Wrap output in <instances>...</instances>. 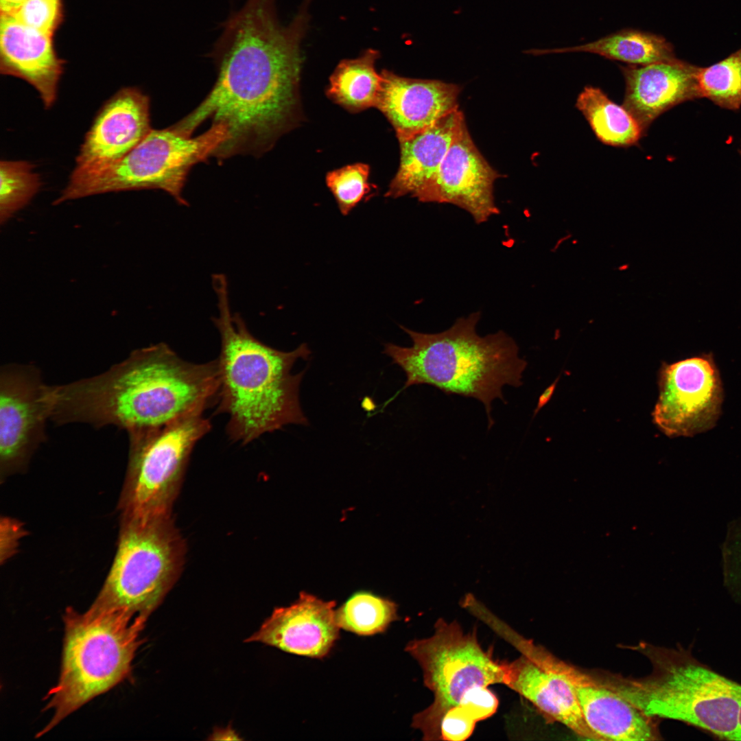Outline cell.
<instances>
[{
    "label": "cell",
    "instance_id": "cell-10",
    "mask_svg": "<svg viewBox=\"0 0 741 741\" xmlns=\"http://www.w3.org/2000/svg\"><path fill=\"white\" fill-rule=\"evenodd\" d=\"M211 428L210 421L198 413L163 427L128 432L120 517L171 516L190 455Z\"/></svg>",
    "mask_w": 741,
    "mask_h": 741
},
{
    "label": "cell",
    "instance_id": "cell-26",
    "mask_svg": "<svg viewBox=\"0 0 741 741\" xmlns=\"http://www.w3.org/2000/svg\"><path fill=\"white\" fill-rule=\"evenodd\" d=\"M499 700L489 687L468 692L443 716L440 728V740L463 741L470 737L476 723L493 715Z\"/></svg>",
    "mask_w": 741,
    "mask_h": 741
},
{
    "label": "cell",
    "instance_id": "cell-34",
    "mask_svg": "<svg viewBox=\"0 0 741 741\" xmlns=\"http://www.w3.org/2000/svg\"><path fill=\"white\" fill-rule=\"evenodd\" d=\"M738 726H739V730H740V736H741V707H740V714H739V718H738Z\"/></svg>",
    "mask_w": 741,
    "mask_h": 741
},
{
    "label": "cell",
    "instance_id": "cell-32",
    "mask_svg": "<svg viewBox=\"0 0 741 741\" xmlns=\"http://www.w3.org/2000/svg\"><path fill=\"white\" fill-rule=\"evenodd\" d=\"M558 381V378H557L551 385H550L540 395L538 399L537 407L534 412L533 416H534L539 412V410L542 408H543L550 400L556 388Z\"/></svg>",
    "mask_w": 741,
    "mask_h": 741
},
{
    "label": "cell",
    "instance_id": "cell-30",
    "mask_svg": "<svg viewBox=\"0 0 741 741\" xmlns=\"http://www.w3.org/2000/svg\"><path fill=\"white\" fill-rule=\"evenodd\" d=\"M12 16L30 27L54 36L64 20L63 0H25Z\"/></svg>",
    "mask_w": 741,
    "mask_h": 741
},
{
    "label": "cell",
    "instance_id": "cell-6",
    "mask_svg": "<svg viewBox=\"0 0 741 741\" xmlns=\"http://www.w3.org/2000/svg\"><path fill=\"white\" fill-rule=\"evenodd\" d=\"M146 621L124 609L65 610L60 676L45 698L53 716L38 737L131 675Z\"/></svg>",
    "mask_w": 741,
    "mask_h": 741
},
{
    "label": "cell",
    "instance_id": "cell-25",
    "mask_svg": "<svg viewBox=\"0 0 741 741\" xmlns=\"http://www.w3.org/2000/svg\"><path fill=\"white\" fill-rule=\"evenodd\" d=\"M336 619L340 629L360 636L385 632L398 619L395 602L370 591L353 593L337 609Z\"/></svg>",
    "mask_w": 741,
    "mask_h": 741
},
{
    "label": "cell",
    "instance_id": "cell-28",
    "mask_svg": "<svg viewBox=\"0 0 741 741\" xmlns=\"http://www.w3.org/2000/svg\"><path fill=\"white\" fill-rule=\"evenodd\" d=\"M0 180L2 226L31 201L40 188L41 180L29 161L1 160Z\"/></svg>",
    "mask_w": 741,
    "mask_h": 741
},
{
    "label": "cell",
    "instance_id": "cell-23",
    "mask_svg": "<svg viewBox=\"0 0 741 741\" xmlns=\"http://www.w3.org/2000/svg\"><path fill=\"white\" fill-rule=\"evenodd\" d=\"M378 57V51L368 49L355 59L340 62L330 77L329 97L351 112L376 106L382 82L375 67Z\"/></svg>",
    "mask_w": 741,
    "mask_h": 741
},
{
    "label": "cell",
    "instance_id": "cell-5",
    "mask_svg": "<svg viewBox=\"0 0 741 741\" xmlns=\"http://www.w3.org/2000/svg\"><path fill=\"white\" fill-rule=\"evenodd\" d=\"M633 649L648 659L642 678L599 674V680L646 715L680 720L729 740H741V685L716 672L682 648L639 643Z\"/></svg>",
    "mask_w": 741,
    "mask_h": 741
},
{
    "label": "cell",
    "instance_id": "cell-29",
    "mask_svg": "<svg viewBox=\"0 0 741 741\" xmlns=\"http://www.w3.org/2000/svg\"><path fill=\"white\" fill-rule=\"evenodd\" d=\"M369 172L368 165L355 163L327 174V185L343 215H347L370 193L373 185L368 181Z\"/></svg>",
    "mask_w": 741,
    "mask_h": 741
},
{
    "label": "cell",
    "instance_id": "cell-15",
    "mask_svg": "<svg viewBox=\"0 0 741 741\" xmlns=\"http://www.w3.org/2000/svg\"><path fill=\"white\" fill-rule=\"evenodd\" d=\"M152 129L149 97L136 87L121 89L96 115L72 174L93 173L119 161Z\"/></svg>",
    "mask_w": 741,
    "mask_h": 741
},
{
    "label": "cell",
    "instance_id": "cell-12",
    "mask_svg": "<svg viewBox=\"0 0 741 741\" xmlns=\"http://www.w3.org/2000/svg\"><path fill=\"white\" fill-rule=\"evenodd\" d=\"M53 408L52 386L30 364H8L0 370V478L23 472L46 439Z\"/></svg>",
    "mask_w": 741,
    "mask_h": 741
},
{
    "label": "cell",
    "instance_id": "cell-9",
    "mask_svg": "<svg viewBox=\"0 0 741 741\" xmlns=\"http://www.w3.org/2000/svg\"><path fill=\"white\" fill-rule=\"evenodd\" d=\"M405 651L421 666L423 683L434 695L433 702L412 720L423 740H440L443 716L468 692L506 683V661L495 659L481 646L476 631L464 633L456 621L438 619L432 636L410 642Z\"/></svg>",
    "mask_w": 741,
    "mask_h": 741
},
{
    "label": "cell",
    "instance_id": "cell-4",
    "mask_svg": "<svg viewBox=\"0 0 741 741\" xmlns=\"http://www.w3.org/2000/svg\"><path fill=\"white\" fill-rule=\"evenodd\" d=\"M479 311L458 318L448 329L424 333L400 327L412 341L409 347L392 343L384 353L405 373L404 390L427 384L447 395L472 397L484 406L489 428L493 425L491 403L505 402L502 388L519 387L527 362L519 357L515 341L503 331L480 336L476 326Z\"/></svg>",
    "mask_w": 741,
    "mask_h": 741
},
{
    "label": "cell",
    "instance_id": "cell-14",
    "mask_svg": "<svg viewBox=\"0 0 741 741\" xmlns=\"http://www.w3.org/2000/svg\"><path fill=\"white\" fill-rule=\"evenodd\" d=\"M501 176L479 151L464 124L436 174L416 199L452 204L469 213L475 223L482 224L499 213L494 183Z\"/></svg>",
    "mask_w": 741,
    "mask_h": 741
},
{
    "label": "cell",
    "instance_id": "cell-1",
    "mask_svg": "<svg viewBox=\"0 0 741 741\" xmlns=\"http://www.w3.org/2000/svg\"><path fill=\"white\" fill-rule=\"evenodd\" d=\"M309 16L301 9L279 22L275 0H247L225 23L211 53L215 82L202 102L170 128L191 137L203 122L222 125L226 140L213 156H259L292 125Z\"/></svg>",
    "mask_w": 741,
    "mask_h": 741
},
{
    "label": "cell",
    "instance_id": "cell-8",
    "mask_svg": "<svg viewBox=\"0 0 741 741\" xmlns=\"http://www.w3.org/2000/svg\"><path fill=\"white\" fill-rule=\"evenodd\" d=\"M226 138V128L217 124L195 137L182 135L170 126L152 129L119 161L93 173H71L54 204L102 193L158 189L186 205L183 190L189 172L213 156Z\"/></svg>",
    "mask_w": 741,
    "mask_h": 741
},
{
    "label": "cell",
    "instance_id": "cell-13",
    "mask_svg": "<svg viewBox=\"0 0 741 741\" xmlns=\"http://www.w3.org/2000/svg\"><path fill=\"white\" fill-rule=\"evenodd\" d=\"M653 422L669 437H691L713 428L721 413L722 381L711 354L663 364Z\"/></svg>",
    "mask_w": 741,
    "mask_h": 741
},
{
    "label": "cell",
    "instance_id": "cell-11",
    "mask_svg": "<svg viewBox=\"0 0 741 741\" xmlns=\"http://www.w3.org/2000/svg\"><path fill=\"white\" fill-rule=\"evenodd\" d=\"M479 618L520 652L518 658L506 662L505 685L548 719L581 738L599 740L583 717L575 684L576 668L520 635L489 609Z\"/></svg>",
    "mask_w": 741,
    "mask_h": 741
},
{
    "label": "cell",
    "instance_id": "cell-2",
    "mask_svg": "<svg viewBox=\"0 0 741 741\" xmlns=\"http://www.w3.org/2000/svg\"><path fill=\"white\" fill-rule=\"evenodd\" d=\"M218 389L217 359L187 362L158 343L133 351L102 373L58 385L55 416L60 425L152 429L203 413L217 403Z\"/></svg>",
    "mask_w": 741,
    "mask_h": 741
},
{
    "label": "cell",
    "instance_id": "cell-31",
    "mask_svg": "<svg viewBox=\"0 0 741 741\" xmlns=\"http://www.w3.org/2000/svg\"><path fill=\"white\" fill-rule=\"evenodd\" d=\"M27 534L23 524L20 521L8 516L1 517L0 521V560L6 563L16 552L20 540Z\"/></svg>",
    "mask_w": 741,
    "mask_h": 741
},
{
    "label": "cell",
    "instance_id": "cell-21",
    "mask_svg": "<svg viewBox=\"0 0 741 741\" xmlns=\"http://www.w3.org/2000/svg\"><path fill=\"white\" fill-rule=\"evenodd\" d=\"M464 124V115L458 108L425 130L399 141V166L386 196L397 198L410 195L416 198L436 174Z\"/></svg>",
    "mask_w": 741,
    "mask_h": 741
},
{
    "label": "cell",
    "instance_id": "cell-33",
    "mask_svg": "<svg viewBox=\"0 0 741 741\" xmlns=\"http://www.w3.org/2000/svg\"><path fill=\"white\" fill-rule=\"evenodd\" d=\"M25 0H0L1 14L12 15Z\"/></svg>",
    "mask_w": 741,
    "mask_h": 741
},
{
    "label": "cell",
    "instance_id": "cell-27",
    "mask_svg": "<svg viewBox=\"0 0 741 741\" xmlns=\"http://www.w3.org/2000/svg\"><path fill=\"white\" fill-rule=\"evenodd\" d=\"M696 78L701 97L727 109H738L741 106V49L713 65L698 68Z\"/></svg>",
    "mask_w": 741,
    "mask_h": 741
},
{
    "label": "cell",
    "instance_id": "cell-20",
    "mask_svg": "<svg viewBox=\"0 0 741 741\" xmlns=\"http://www.w3.org/2000/svg\"><path fill=\"white\" fill-rule=\"evenodd\" d=\"M575 684L585 720L600 740L660 739L655 719L594 675L576 670Z\"/></svg>",
    "mask_w": 741,
    "mask_h": 741
},
{
    "label": "cell",
    "instance_id": "cell-16",
    "mask_svg": "<svg viewBox=\"0 0 741 741\" xmlns=\"http://www.w3.org/2000/svg\"><path fill=\"white\" fill-rule=\"evenodd\" d=\"M336 602L301 592L287 607L275 608L260 628L246 639L313 659L327 657L340 637Z\"/></svg>",
    "mask_w": 741,
    "mask_h": 741
},
{
    "label": "cell",
    "instance_id": "cell-17",
    "mask_svg": "<svg viewBox=\"0 0 741 741\" xmlns=\"http://www.w3.org/2000/svg\"><path fill=\"white\" fill-rule=\"evenodd\" d=\"M381 75L376 107L392 124L399 141L425 130L458 108L461 87L458 84L405 78L386 70Z\"/></svg>",
    "mask_w": 741,
    "mask_h": 741
},
{
    "label": "cell",
    "instance_id": "cell-22",
    "mask_svg": "<svg viewBox=\"0 0 741 741\" xmlns=\"http://www.w3.org/2000/svg\"><path fill=\"white\" fill-rule=\"evenodd\" d=\"M567 52L591 53L631 65H646L676 58L672 45L663 37L635 29H624L576 46L528 51L534 55Z\"/></svg>",
    "mask_w": 741,
    "mask_h": 741
},
{
    "label": "cell",
    "instance_id": "cell-7",
    "mask_svg": "<svg viewBox=\"0 0 741 741\" xmlns=\"http://www.w3.org/2000/svg\"><path fill=\"white\" fill-rule=\"evenodd\" d=\"M171 516L121 518L113 563L91 607L124 609L146 619L157 609L184 560L185 544Z\"/></svg>",
    "mask_w": 741,
    "mask_h": 741
},
{
    "label": "cell",
    "instance_id": "cell-24",
    "mask_svg": "<svg viewBox=\"0 0 741 741\" xmlns=\"http://www.w3.org/2000/svg\"><path fill=\"white\" fill-rule=\"evenodd\" d=\"M576 106L604 144L628 147L635 145L643 135L633 115L623 106L612 102L599 88L585 87L577 97Z\"/></svg>",
    "mask_w": 741,
    "mask_h": 741
},
{
    "label": "cell",
    "instance_id": "cell-3",
    "mask_svg": "<svg viewBox=\"0 0 741 741\" xmlns=\"http://www.w3.org/2000/svg\"><path fill=\"white\" fill-rule=\"evenodd\" d=\"M213 285L218 309L213 320L221 340L216 413L228 416L229 438L245 445L287 425H307L299 401L304 371L292 370L311 354L308 345L283 351L261 342L239 314H231L226 277L214 274Z\"/></svg>",
    "mask_w": 741,
    "mask_h": 741
},
{
    "label": "cell",
    "instance_id": "cell-18",
    "mask_svg": "<svg viewBox=\"0 0 741 741\" xmlns=\"http://www.w3.org/2000/svg\"><path fill=\"white\" fill-rule=\"evenodd\" d=\"M54 36L30 27L12 15L1 14L0 71L23 80L38 92L45 109L56 102L64 61Z\"/></svg>",
    "mask_w": 741,
    "mask_h": 741
},
{
    "label": "cell",
    "instance_id": "cell-19",
    "mask_svg": "<svg viewBox=\"0 0 741 741\" xmlns=\"http://www.w3.org/2000/svg\"><path fill=\"white\" fill-rule=\"evenodd\" d=\"M620 69L626 84L622 106L637 121L643 134L664 112L701 97L698 68L677 58Z\"/></svg>",
    "mask_w": 741,
    "mask_h": 741
}]
</instances>
